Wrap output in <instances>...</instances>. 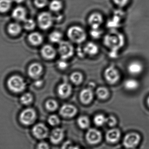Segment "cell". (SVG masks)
I'll list each match as a JSON object with an SVG mask.
<instances>
[{
    "label": "cell",
    "instance_id": "1",
    "mask_svg": "<svg viewBox=\"0 0 149 149\" xmlns=\"http://www.w3.org/2000/svg\"><path fill=\"white\" fill-rule=\"evenodd\" d=\"M104 43L111 51H117L123 45V37L119 33L112 31L105 36Z\"/></svg>",
    "mask_w": 149,
    "mask_h": 149
},
{
    "label": "cell",
    "instance_id": "2",
    "mask_svg": "<svg viewBox=\"0 0 149 149\" xmlns=\"http://www.w3.org/2000/svg\"><path fill=\"white\" fill-rule=\"evenodd\" d=\"M8 86L10 90L15 93H20L25 90L26 83L23 78L17 75L11 76L8 80Z\"/></svg>",
    "mask_w": 149,
    "mask_h": 149
},
{
    "label": "cell",
    "instance_id": "3",
    "mask_svg": "<svg viewBox=\"0 0 149 149\" xmlns=\"http://www.w3.org/2000/svg\"><path fill=\"white\" fill-rule=\"evenodd\" d=\"M67 35L71 40L78 43L84 42L86 37L84 30L78 26L70 27L68 30Z\"/></svg>",
    "mask_w": 149,
    "mask_h": 149
},
{
    "label": "cell",
    "instance_id": "4",
    "mask_svg": "<svg viewBox=\"0 0 149 149\" xmlns=\"http://www.w3.org/2000/svg\"><path fill=\"white\" fill-rule=\"evenodd\" d=\"M54 17L49 12H43L40 13L38 17V23L42 29H49L53 24Z\"/></svg>",
    "mask_w": 149,
    "mask_h": 149
},
{
    "label": "cell",
    "instance_id": "5",
    "mask_svg": "<svg viewBox=\"0 0 149 149\" xmlns=\"http://www.w3.org/2000/svg\"><path fill=\"white\" fill-rule=\"evenodd\" d=\"M58 52L63 59H68L71 57L74 54V48L70 43L66 41H61L59 42Z\"/></svg>",
    "mask_w": 149,
    "mask_h": 149
},
{
    "label": "cell",
    "instance_id": "6",
    "mask_svg": "<svg viewBox=\"0 0 149 149\" xmlns=\"http://www.w3.org/2000/svg\"><path fill=\"white\" fill-rule=\"evenodd\" d=\"M36 118V111L31 108H28L24 110L19 116L20 122L26 126L31 125L35 121Z\"/></svg>",
    "mask_w": 149,
    "mask_h": 149
},
{
    "label": "cell",
    "instance_id": "7",
    "mask_svg": "<svg viewBox=\"0 0 149 149\" xmlns=\"http://www.w3.org/2000/svg\"><path fill=\"white\" fill-rule=\"evenodd\" d=\"M141 139V136L137 133H130L124 137L123 145L127 148H134L139 144Z\"/></svg>",
    "mask_w": 149,
    "mask_h": 149
},
{
    "label": "cell",
    "instance_id": "8",
    "mask_svg": "<svg viewBox=\"0 0 149 149\" xmlns=\"http://www.w3.org/2000/svg\"><path fill=\"white\" fill-rule=\"evenodd\" d=\"M104 75L107 81L112 84L116 83L120 78L119 72L113 65H111L106 69Z\"/></svg>",
    "mask_w": 149,
    "mask_h": 149
},
{
    "label": "cell",
    "instance_id": "9",
    "mask_svg": "<svg viewBox=\"0 0 149 149\" xmlns=\"http://www.w3.org/2000/svg\"><path fill=\"white\" fill-rule=\"evenodd\" d=\"M32 133L36 138L43 139L47 137L49 134V130L44 124L38 123L33 127Z\"/></svg>",
    "mask_w": 149,
    "mask_h": 149
},
{
    "label": "cell",
    "instance_id": "10",
    "mask_svg": "<svg viewBox=\"0 0 149 149\" xmlns=\"http://www.w3.org/2000/svg\"><path fill=\"white\" fill-rule=\"evenodd\" d=\"M86 139L88 143L95 144L100 142L102 139L100 132L95 129H90L87 132Z\"/></svg>",
    "mask_w": 149,
    "mask_h": 149
},
{
    "label": "cell",
    "instance_id": "11",
    "mask_svg": "<svg viewBox=\"0 0 149 149\" xmlns=\"http://www.w3.org/2000/svg\"><path fill=\"white\" fill-rule=\"evenodd\" d=\"M88 22L92 29H99L103 22V17L100 13H93L88 17Z\"/></svg>",
    "mask_w": 149,
    "mask_h": 149
},
{
    "label": "cell",
    "instance_id": "12",
    "mask_svg": "<svg viewBox=\"0 0 149 149\" xmlns=\"http://www.w3.org/2000/svg\"><path fill=\"white\" fill-rule=\"evenodd\" d=\"M12 16L17 22H24L27 18V11L23 7L18 6L13 10Z\"/></svg>",
    "mask_w": 149,
    "mask_h": 149
},
{
    "label": "cell",
    "instance_id": "13",
    "mask_svg": "<svg viewBox=\"0 0 149 149\" xmlns=\"http://www.w3.org/2000/svg\"><path fill=\"white\" fill-rule=\"evenodd\" d=\"M77 112L76 108L70 104L64 105L60 109V114L65 117H73L76 114Z\"/></svg>",
    "mask_w": 149,
    "mask_h": 149
},
{
    "label": "cell",
    "instance_id": "14",
    "mask_svg": "<svg viewBox=\"0 0 149 149\" xmlns=\"http://www.w3.org/2000/svg\"><path fill=\"white\" fill-rule=\"evenodd\" d=\"M42 66L38 63H34L30 65L29 68V74L31 78L37 79L42 72Z\"/></svg>",
    "mask_w": 149,
    "mask_h": 149
},
{
    "label": "cell",
    "instance_id": "15",
    "mask_svg": "<svg viewBox=\"0 0 149 149\" xmlns=\"http://www.w3.org/2000/svg\"><path fill=\"white\" fill-rule=\"evenodd\" d=\"M64 133L61 128H56L53 130L50 136V141L52 143L56 144L59 143L63 138Z\"/></svg>",
    "mask_w": 149,
    "mask_h": 149
},
{
    "label": "cell",
    "instance_id": "16",
    "mask_svg": "<svg viewBox=\"0 0 149 149\" xmlns=\"http://www.w3.org/2000/svg\"><path fill=\"white\" fill-rule=\"evenodd\" d=\"M93 92L90 88H84L81 92L80 99L82 103L88 104L91 102L93 99Z\"/></svg>",
    "mask_w": 149,
    "mask_h": 149
},
{
    "label": "cell",
    "instance_id": "17",
    "mask_svg": "<svg viewBox=\"0 0 149 149\" xmlns=\"http://www.w3.org/2000/svg\"><path fill=\"white\" fill-rule=\"evenodd\" d=\"M72 87L68 83L64 82L58 86V93L60 97L63 98L68 97L71 93Z\"/></svg>",
    "mask_w": 149,
    "mask_h": 149
},
{
    "label": "cell",
    "instance_id": "18",
    "mask_svg": "<svg viewBox=\"0 0 149 149\" xmlns=\"http://www.w3.org/2000/svg\"><path fill=\"white\" fill-rule=\"evenodd\" d=\"M143 65L138 61H134L129 65L128 67V72L132 74L137 75L141 74L143 70Z\"/></svg>",
    "mask_w": 149,
    "mask_h": 149
},
{
    "label": "cell",
    "instance_id": "19",
    "mask_svg": "<svg viewBox=\"0 0 149 149\" xmlns=\"http://www.w3.org/2000/svg\"><path fill=\"white\" fill-rule=\"evenodd\" d=\"M120 135V132L119 130L113 129L108 131L106 134V139L109 142L115 143L119 141Z\"/></svg>",
    "mask_w": 149,
    "mask_h": 149
},
{
    "label": "cell",
    "instance_id": "20",
    "mask_svg": "<svg viewBox=\"0 0 149 149\" xmlns=\"http://www.w3.org/2000/svg\"><path fill=\"white\" fill-rule=\"evenodd\" d=\"M41 53L43 57L46 59H52L55 57L56 51L51 45H45L42 48Z\"/></svg>",
    "mask_w": 149,
    "mask_h": 149
},
{
    "label": "cell",
    "instance_id": "21",
    "mask_svg": "<svg viewBox=\"0 0 149 149\" xmlns=\"http://www.w3.org/2000/svg\"><path fill=\"white\" fill-rule=\"evenodd\" d=\"M29 40L33 45H38L42 43L43 38L40 33L35 32L29 35Z\"/></svg>",
    "mask_w": 149,
    "mask_h": 149
},
{
    "label": "cell",
    "instance_id": "22",
    "mask_svg": "<svg viewBox=\"0 0 149 149\" xmlns=\"http://www.w3.org/2000/svg\"><path fill=\"white\" fill-rule=\"evenodd\" d=\"M22 26L17 22H13L10 24L8 27V31L10 35L13 36H17L22 31Z\"/></svg>",
    "mask_w": 149,
    "mask_h": 149
},
{
    "label": "cell",
    "instance_id": "23",
    "mask_svg": "<svg viewBox=\"0 0 149 149\" xmlns=\"http://www.w3.org/2000/svg\"><path fill=\"white\" fill-rule=\"evenodd\" d=\"M83 48L86 54L91 56H93L97 54L99 51V48L97 45L91 42L87 43Z\"/></svg>",
    "mask_w": 149,
    "mask_h": 149
},
{
    "label": "cell",
    "instance_id": "24",
    "mask_svg": "<svg viewBox=\"0 0 149 149\" xmlns=\"http://www.w3.org/2000/svg\"><path fill=\"white\" fill-rule=\"evenodd\" d=\"M63 7V3L60 0H52L49 3V8L52 12H58Z\"/></svg>",
    "mask_w": 149,
    "mask_h": 149
},
{
    "label": "cell",
    "instance_id": "25",
    "mask_svg": "<svg viewBox=\"0 0 149 149\" xmlns=\"http://www.w3.org/2000/svg\"><path fill=\"white\" fill-rule=\"evenodd\" d=\"M12 0H0V13H4L11 8Z\"/></svg>",
    "mask_w": 149,
    "mask_h": 149
},
{
    "label": "cell",
    "instance_id": "26",
    "mask_svg": "<svg viewBox=\"0 0 149 149\" xmlns=\"http://www.w3.org/2000/svg\"><path fill=\"white\" fill-rule=\"evenodd\" d=\"M139 85L138 81L133 79L127 80L124 83L125 88L129 90H134L137 89L139 87Z\"/></svg>",
    "mask_w": 149,
    "mask_h": 149
},
{
    "label": "cell",
    "instance_id": "27",
    "mask_svg": "<svg viewBox=\"0 0 149 149\" xmlns=\"http://www.w3.org/2000/svg\"><path fill=\"white\" fill-rule=\"evenodd\" d=\"M78 125L81 129H86L89 125V120L87 116H81L78 118L77 120Z\"/></svg>",
    "mask_w": 149,
    "mask_h": 149
},
{
    "label": "cell",
    "instance_id": "28",
    "mask_svg": "<svg viewBox=\"0 0 149 149\" xmlns=\"http://www.w3.org/2000/svg\"><path fill=\"white\" fill-rule=\"evenodd\" d=\"M62 34L59 31H53L50 34L49 38V40L53 43H59L61 42L62 38Z\"/></svg>",
    "mask_w": 149,
    "mask_h": 149
},
{
    "label": "cell",
    "instance_id": "29",
    "mask_svg": "<svg viewBox=\"0 0 149 149\" xmlns=\"http://www.w3.org/2000/svg\"><path fill=\"white\" fill-rule=\"evenodd\" d=\"M96 94L99 98L101 99H105L107 98L109 94L108 90L103 87L98 88L96 90Z\"/></svg>",
    "mask_w": 149,
    "mask_h": 149
},
{
    "label": "cell",
    "instance_id": "30",
    "mask_svg": "<svg viewBox=\"0 0 149 149\" xmlns=\"http://www.w3.org/2000/svg\"><path fill=\"white\" fill-rule=\"evenodd\" d=\"M33 100L32 95L30 93H26L21 96L20 100L21 102L24 105H28L31 104Z\"/></svg>",
    "mask_w": 149,
    "mask_h": 149
},
{
    "label": "cell",
    "instance_id": "31",
    "mask_svg": "<svg viewBox=\"0 0 149 149\" xmlns=\"http://www.w3.org/2000/svg\"><path fill=\"white\" fill-rule=\"evenodd\" d=\"M72 81L76 85L80 84L82 81L83 76L81 73L79 72H75L72 73L70 76Z\"/></svg>",
    "mask_w": 149,
    "mask_h": 149
},
{
    "label": "cell",
    "instance_id": "32",
    "mask_svg": "<svg viewBox=\"0 0 149 149\" xmlns=\"http://www.w3.org/2000/svg\"><path fill=\"white\" fill-rule=\"evenodd\" d=\"M94 122L95 124L97 126H102L106 123L107 118L103 115H97L94 118Z\"/></svg>",
    "mask_w": 149,
    "mask_h": 149
},
{
    "label": "cell",
    "instance_id": "33",
    "mask_svg": "<svg viewBox=\"0 0 149 149\" xmlns=\"http://www.w3.org/2000/svg\"><path fill=\"white\" fill-rule=\"evenodd\" d=\"M36 26V23L32 19H26L24 22V27L27 30H32Z\"/></svg>",
    "mask_w": 149,
    "mask_h": 149
},
{
    "label": "cell",
    "instance_id": "34",
    "mask_svg": "<svg viewBox=\"0 0 149 149\" xmlns=\"http://www.w3.org/2000/svg\"><path fill=\"white\" fill-rule=\"evenodd\" d=\"M57 102L56 101L53 100H50L47 101L45 103V107L49 111H55L57 108Z\"/></svg>",
    "mask_w": 149,
    "mask_h": 149
},
{
    "label": "cell",
    "instance_id": "35",
    "mask_svg": "<svg viewBox=\"0 0 149 149\" xmlns=\"http://www.w3.org/2000/svg\"><path fill=\"white\" fill-rule=\"evenodd\" d=\"M48 121L49 124L52 126H56L60 122V120L58 116L55 115L50 116L48 118Z\"/></svg>",
    "mask_w": 149,
    "mask_h": 149
},
{
    "label": "cell",
    "instance_id": "36",
    "mask_svg": "<svg viewBox=\"0 0 149 149\" xmlns=\"http://www.w3.org/2000/svg\"><path fill=\"white\" fill-rule=\"evenodd\" d=\"M34 3L37 8H42L47 6L48 0H34Z\"/></svg>",
    "mask_w": 149,
    "mask_h": 149
},
{
    "label": "cell",
    "instance_id": "37",
    "mask_svg": "<svg viewBox=\"0 0 149 149\" xmlns=\"http://www.w3.org/2000/svg\"><path fill=\"white\" fill-rule=\"evenodd\" d=\"M102 33V32L99 29H92V30L90 32L91 36L95 38H99L101 36Z\"/></svg>",
    "mask_w": 149,
    "mask_h": 149
},
{
    "label": "cell",
    "instance_id": "38",
    "mask_svg": "<svg viewBox=\"0 0 149 149\" xmlns=\"http://www.w3.org/2000/svg\"><path fill=\"white\" fill-rule=\"evenodd\" d=\"M116 123H117V120H116L115 117L114 116H109L107 118L106 123H107L109 126H110V127L114 126L116 124Z\"/></svg>",
    "mask_w": 149,
    "mask_h": 149
},
{
    "label": "cell",
    "instance_id": "39",
    "mask_svg": "<svg viewBox=\"0 0 149 149\" xmlns=\"http://www.w3.org/2000/svg\"><path fill=\"white\" fill-rule=\"evenodd\" d=\"M58 66L61 70H65L68 67V64L65 59L59 60L57 63Z\"/></svg>",
    "mask_w": 149,
    "mask_h": 149
},
{
    "label": "cell",
    "instance_id": "40",
    "mask_svg": "<svg viewBox=\"0 0 149 149\" xmlns=\"http://www.w3.org/2000/svg\"><path fill=\"white\" fill-rule=\"evenodd\" d=\"M129 0H113L115 4L120 7H123L126 6Z\"/></svg>",
    "mask_w": 149,
    "mask_h": 149
},
{
    "label": "cell",
    "instance_id": "41",
    "mask_svg": "<svg viewBox=\"0 0 149 149\" xmlns=\"http://www.w3.org/2000/svg\"><path fill=\"white\" fill-rule=\"evenodd\" d=\"M49 146L48 143L44 142L38 143L37 149H49Z\"/></svg>",
    "mask_w": 149,
    "mask_h": 149
},
{
    "label": "cell",
    "instance_id": "42",
    "mask_svg": "<svg viewBox=\"0 0 149 149\" xmlns=\"http://www.w3.org/2000/svg\"><path fill=\"white\" fill-rule=\"evenodd\" d=\"M72 146L71 143L70 141H67L64 143L62 147V149H72Z\"/></svg>",
    "mask_w": 149,
    "mask_h": 149
},
{
    "label": "cell",
    "instance_id": "43",
    "mask_svg": "<svg viewBox=\"0 0 149 149\" xmlns=\"http://www.w3.org/2000/svg\"><path fill=\"white\" fill-rule=\"evenodd\" d=\"M77 53H78V56L81 57H83L85 54H86L84 51V48L82 49L81 48H79L77 50Z\"/></svg>",
    "mask_w": 149,
    "mask_h": 149
},
{
    "label": "cell",
    "instance_id": "44",
    "mask_svg": "<svg viewBox=\"0 0 149 149\" xmlns=\"http://www.w3.org/2000/svg\"><path fill=\"white\" fill-rule=\"evenodd\" d=\"M42 85V80H37L35 82V85L36 86L40 87Z\"/></svg>",
    "mask_w": 149,
    "mask_h": 149
},
{
    "label": "cell",
    "instance_id": "45",
    "mask_svg": "<svg viewBox=\"0 0 149 149\" xmlns=\"http://www.w3.org/2000/svg\"><path fill=\"white\" fill-rule=\"evenodd\" d=\"M14 2L17 3H22L24 0H13Z\"/></svg>",
    "mask_w": 149,
    "mask_h": 149
},
{
    "label": "cell",
    "instance_id": "46",
    "mask_svg": "<svg viewBox=\"0 0 149 149\" xmlns=\"http://www.w3.org/2000/svg\"><path fill=\"white\" fill-rule=\"evenodd\" d=\"M72 149H81L79 147H77V146H75V147H74V146H73L72 147Z\"/></svg>",
    "mask_w": 149,
    "mask_h": 149
},
{
    "label": "cell",
    "instance_id": "47",
    "mask_svg": "<svg viewBox=\"0 0 149 149\" xmlns=\"http://www.w3.org/2000/svg\"><path fill=\"white\" fill-rule=\"evenodd\" d=\"M147 103H148V106L149 107V96H148V99H147Z\"/></svg>",
    "mask_w": 149,
    "mask_h": 149
}]
</instances>
